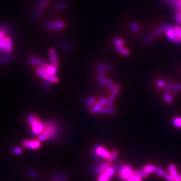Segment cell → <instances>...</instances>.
<instances>
[{
    "label": "cell",
    "instance_id": "1",
    "mask_svg": "<svg viewBox=\"0 0 181 181\" xmlns=\"http://www.w3.org/2000/svg\"><path fill=\"white\" fill-rule=\"evenodd\" d=\"M60 133L59 125L54 121H50L45 123V128L42 134L38 136V140L47 141L53 139Z\"/></svg>",
    "mask_w": 181,
    "mask_h": 181
},
{
    "label": "cell",
    "instance_id": "2",
    "mask_svg": "<svg viewBox=\"0 0 181 181\" xmlns=\"http://www.w3.org/2000/svg\"><path fill=\"white\" fill-rule=\"evenodd\" d=\"M28 121L29 122L32 132L35 135H40L45 128V123L40 120L35 115L30 114L27 117Z\"/></svg>",
    "mask_w": 181,
    "mask_h": 181
},
{
    "label": "cell",
    "instance_id": "3",
    "mask_svg": "<svg viewBox=\"0 0 181 181\" xmlns=\"http://www.w3.org/2000/svg\"><path fill=\"white\" fill-rule=\"evenodd\" d=\"M112 69V67L109 64L105 63H101L98 65L97 67V78L98 83L100 87H103L105 83V72L106 71H110Z\"/></svg>",
    "mask_w": 181,
    "mask_h": 181
},
{
    "label": "cell",
    "instance_id": "4",
    "mask_svg": "<svg viewBox=\"0 0 181 181\" xmlns=\"http://www.w3.org/2000/svg\"><path fill=\"white\" fill-rule=\"evenodd\" d=\"M163 26L164 27L166 37L169 40L173 41L175 43L181 42V38L176 35L175 30L171 25L169 24H164Z\"/></svg>",
    "mask_w": 181,
    "mask_h": 181
},
{
    "label": "cell",
    "instance_id": "5",
    "mask_svg": "<svg viewBox=\"0 0 181 181\" xmlns=\"http://www.w3.org/2000/svg\"><path fill=\"white\" fill-rule=\"evenodd\" d=\"M119 177L122 180H128L131 176L134 174V171L130 166L123 165L119 167L118 169Z\"/></svg>",
    "mask_w": 181,
    "mask_h": 181
},
{
    "label": "cell",
    "instance_id": "6",
    "mask_svg": "<svg viewBox=\"0 0 181 181\" xmlns=\"http://www.w3.org/2000/svg\"><path fill=\"white\" fill-rule=\"evenodd\" d=\"M65 23L62 21H49L45 24V28L49 30H60L65 28Z\"/></svg>",
    "mask_w": 181,
    "mask_h": 181
},
{
    "label": "cell",
    "instance_id": "7",
    "mask_svg": "<svg viewBox=\"0 0 181 181\" xmlns=\"http://www.w3.org/2000/svg\"><path fill=\"white\" fill-rule=\"evenodd\" d=\"M95 154L97 156L101 157L106 160H109L110 158V152L101 146H97L95 148Z\"/></svg>",
    "mask_w": 181,
    "mask_h": 181
},
{
    "label": "cell",
    "instance_id": "8",
    "mask_svg": "<svg viewBox=\"0 0 181 181\" xmlns=\"http://www.w3.org/2000/svg\"><path fill=\"white\" fill-rule=\"evenodd\" d=\"M22 144L24 147L30 150H37L41 147V142L40 140H28L25 139L24 140Z\"/></svg>",
    "mask_w": 181,
    "mask_h": 181
},
{
    "label": "cell",
    "instance_id": "9",
    "mask_svg": "<svg viewBox=\"0 0 181 181\" xmlns=\"http://www.w3.org/2000/svg\"><path fill=\"white\" fill-rule=\"evenodd\" d=\"M114 174H115L114 168L110 167L108 169H107L104 173L100 174L99 178H97V181H109Z\"/></svg>",
    "mask_w": 181,
    "mask_h": 181
},
{
    "label": "cell",
    "instance_id": "10",
    "mask_svg": "<svg viewBox=\"0 0 181 181\" xmlns=\"http://www.w3.org/2000/svg\"><path fill=\"white\" fill-rule=\"evenodd\" d=\"M110 165H111V162H110V161H108V162H105L100 163V164L97 165L95 167L93 173H94V174H101L103 173H104L107 169H108L110 167Z\"/></svg>",
    "mask_w": 181,
    "mask_h": 181
},
{
    "label": "cell",
    "instance_id": "11",
    "mask_svg": "<svg viewBox=\"0 0 181 181\" xmlns=\"http://www.w3.org/2000/svg\"><path fill=\"white\" fill-rule=\"evenodd\" d=\"M49 57H50V60H51V64L54 65L56 67H58L59 66V60H58L57 54H56V52L55 51V49L52 48L49 50Z\"/></svg>",
    "mask_w": 181,
    "mask_h": 181
},
{
    "label": "cell",
    "instance_id": "12",
    "mask_svg": "<svg viewBox=\"0 0 181 181\" xmlns=\"http://www.w3.org/2000/svg\"><path fill=\"white\" fill-rule=\"evenodd\" d=\"M169 171L173 177L174 181H181V175L177 173L175 165L170 164L169 166Z\"/></svg>",
    "mask_w": 181,
    "mask_h": 181
},
{
    "label": "cell",
    "instance_id": "13",
    "mask_svg": "<svg viewBox=\"0 0 181 181\" xmlns=\"http://www.w3.org/2000/svg\"><path fill=\"white\" fill-rule=\"evenodd\" d=\"M119 91H120V87H119V85H117L115 86V89L113 90V92L112 93V95H110V98H109L108 101H107V106L108 107H112L113 105V102H114V100L115 99V97H116L117 95L118 94Z\"/></svg>",
    "mask_w": 181,
    "mask_h": 181
},
{
    "label": "cell",
    "instance_id": "14",
    "mask_svg": "<svg viewBox=\"0 0 181 181\" xmlns=\"http://www.w3.org/2000/svg\"><path fill=\"white\" fill-rule=\"evenodd\" d=\"M44 70L47 73L48 75H56L58 71V67L51 64H46Z\"/></svg>",
    "mask_w": 181,
    "mask_h": 181
},
{
    "label": "cell",
    "instance_id": "15",
    "mask_svg": "<svg viewBox=\"0 0 181 181\" xmlns=\"http://www.w3.org/2000/svg\"><path fill=\"white\" fill-rule=\"evenodd\" d=\"M6 42V52L8 54H10L13 51V44L12 39L9 36H6L4 38Z\"/></svg>",
    "mask_w": 181,
    "mask_h": 181
},
{
    "label": "cell",
    "instance_id": "16",
    "mask_svg": "<svg viewBox=\"0 0 181 181\" xmlns=\"http://www.w3.org/2000/svg\"><path fill=\"white\" fill-rule=\"evenodd\" d=\"M158 167L153 164H147L145 165L143 168V171L147 174H151L152 173H156L158 171Z\"/></svg>",
    "mask_w": 181,
    "mask_h": 181
},
{
    "label": "cell",
    "instance_id": "17",
    "mask_svg": "<svg viewBox=\"0 0 181 181\" xmlns=\"http://www.w3.org/2000/svg\"><path fill=\"white\" fill-rule=\"evenodd\" d=\"M174 86V83L173 81H169L166 83L165 87H164V90H163V94H166V93H171L173 91V87Z\"/></svg>",
    "mask_w": 181,
    "mask_h": 181
},
{
    "label": "cell",
    "instance_id": "18",
    "mask_svg": "<svg viewBox=\"0 0 181 181\" xmlns=\"http://www.w3.org/2000/svg\"><path fill=\"white\" fill-rule=\"evenodd\" d=\"M116 113V110L115 109L113 108L112 107H103L101 109L100 113H105V114H114Z\"/></svg>",
    "mask_w": 181,
    "mask_h": 181
},
{
    "label": "cell",
    "instance_id": "19",
    "mask_svg": "<svg viewBox=\"0 0 181 181\" xmlns=\"http://www.w3.org/2000/svg\"><path fill=\"white\" fill-rule=\"evenodd\" d=\"M49 0H41L40 2H38L36 6V10H42V9L45 8L49 5Z\"/></svg>",
    "mask_w": 181,
    "mask_h": 181
},
{
    "label": "cell",
    "instance_id": "20",
    "mask_svg": "<svg viewBox=\"0 0 181 181\" xmlns=\"http://www.w3.org/2000/svg\"><path fill=\"white\" fill-rule=\"evenodd\" d=\"M54 8L57 10H67V9L69 8V4L68 3H66V2H58V3H56L55 4Z\"/></svg>",
    "mask_w": 181,
    "mask_h": 181
},
{
    "label": "cell",
    "instance_id": "21",
    "mask_svg": "<svg viewBox=\"0 0 181 181\" xmlns=\"http://www.w3.org/2000/svg\"><path fill=\"white\" fill-rule=\"evenodd\" d=\"M167 3L171 4L177 10L181 11V0H169Z\"/></svg>",
    "mask_w": 181,
    "mask_h": 181
},
{
    "label": "cell",
    "instance_id": "22",
    "mask_svg": "<svg viewBox=\"0 0 181 181\" xmlns=\"http://www.w3.org/2000/svg\"><path fill=\"white\" fill-rule=\"evenodd\" d=\"M130 28L133 33L137 34L139 32V27L138 24L136 22H132L130 24Z\"/></svg>",
    "mask_w": 181,
    "mask_h": 181
},
{
    "label": "cell",
    "instance_id": "23",
    "mask_svg": "<svg viewBox=\"0 0 181 181\" xmlns=\"http://www.w3.org/2000/svg\"><path fill=\"white\" fill-rule=\"evenodd\" d=\"M40 58L34 57V56H32V57H30L29 59H28V61L30 64L32 65H34V66H39V63H40Z\"/></svg>",
    "mask_w": 181,
    "mask_h": 181
},
{
    "label": "cell",
    "instance_id": "24",
    "mask_svg": "<svg viewBox=\"0 0 181 181\" xmlns=\"http://www.w3.org/2000/svg\"><path fill=\"white\" fill-rule=\"evenodd\" d=\"M96 102H97V100L93 97H88L86 98V99L84 100V103L87 106L93 105H94Z\"/></svg>",
    "mask_w": 181,
    "mask_h": 181
},
{
    "label": "cell",
    "instance_id": "25",
    "mask_svg": "<svg viewBox=\"0 0 181 181\" xmlns=\"http://www.w3.org/2000/svg\"><path fill=\"white\" fill-rule=\"evenodd\" d=\"M116 50L117 52L124 56H129L130 54V51L123 47H116Z\"/></svg>",
    "mask_w": 181,
    "mask_h": 181
},
{
    "label": "cell",
    "instance_id": "26",
    "mask_svg": "<svg viewBox=\"0 0 181 181\" xmlns=\"http://www.w3.org/2000/svg\"><path fill=\"white\" fill-rule=\"evenodd\" d=\"M154 34H149L147 36H146L144 39V44L145 45H148L152 42V40H154Z\"/></svg>",
    "mask_w": 181,
    "mask_h": 181
},
{
    "label": "cell",
    "instance_id": "27",
    "mask_svg": "<svg viewBox=\"0 0 181 181\" xmlns=\"http://www.w3.org/2000/svg\"><path fill=\"white\" fill-rule=\"evenodd\" d=\"M164 32H165V29H164V26H161V27L157 28V29L154 30L153 34L154 36H158L162 34Z\"/></svg>",
    "mask_w": 181,
    "mask_h": 181
},
{
    "label": "cell",
    "instance_id": "28",
    "mask_svg": "<svg viewBox=\"0 0 181 181\" xmlns=\"http://www.w3.org/2000/svg\"><path fill=\"white\" fill-rule=\"evenodd\" d=\"M105 85H107V86L108 87V88L110 89V90H113V89H115V86L114 85V84H113V83L111 80L110 78H105Z\"/></svg>",
    "mask_w": 181,
    "mask_h": 181
},
{
    "label": "cell",
    "instance_id": "29",
    "mask_svg": "<svg viewBox=\"0 0 181 181\" xmlns=\"http://www.w3.org/2000/svg\"><path fill=\"white\" fill-rule=\"evenodd\" d=\"M41 15H42V10H34V12L32 13L31 16L32 19H37L40 17Z\"/></svg>",
    "mask_w": 181,
    "mask_h": 181
},
{
    "label": "cell",
    "instance_id": "30",
    "mask_svg": "<svg viewBox=\"0 0 181 181\" xmlns=\"http://www.w3.org/2000/svg\"><path fill=\"white\" fill-rule=\"evenodd\" d=\"M164 95L166 103L168 104H171L173 101V96H172L171 93H166Z\"/></svg>",
    "mask_w": 181,
    "mask_h": 181
},
{
    "label": "cell",
    "instance_id": "31",
    "mask_svg": "<svg viewBox=\"0 0 181 181\" xmlns=\"http://www.w3.org/2000/svg\"><path fill=\"white\" fill-rule=\"evenodd\" d=\"M62 47L63 49L67 50V51H71L73 49V46L71 44V43L67 42H64L62 43Z\"/></svg>",
    "mask_w": 181,
    "mask_h": 181
},
{
    "label": "cell",
    "instance_id": "32",
    "mask_svg": "<svg viewBox=\"0 0 181 181\" xmlns=\"http://www.w3.org/2000/svg\"><path fill=\"white\" fill-rule=\"evenodd\" d=\"M134 174L135 175L138 176V177L141 178H146L148 176V174L146 173H145L143 171H134Z\"/></svg>",
    "mask_w": 181,
    "mask_h": 181
},
{
    "label": "cell",
    "instance_id": "33",
    "mask_svg": "<svg viewBox=\"0 0 181 181\" xmlns=\"http://www.w3.org/2000/svg\"><path fill=\"white\" fill-rule=\"evenodd\" d=\"M174 19H175V21L178 25H181V11L177 10V12L175 14Z\"/></svg>",
    "mask_w": 181,
    "mask_h": 181
},
{
    "label": "cell",
    "instance_id": "34",
    "mask_svg": "<svg viewBox=\"0 0 181 181\" xmlns=\"http://www.w3.org/2000/svg\"><path fill=\"white\" fill-rule=\"evenodd\" d=\"M113 43H114V44L116 47H123L124 46L123 41L119 38L115 39L114 41H113Z\"/></svg>",
    "mask_w": 181,
    "mask_h": 181
},
{
    "label": "cell",
    "instance_id": "35",
    "mask_svg": "<svg viewBox=\"0 0 181 181\" xmlns=\"http://www.w3.org/2000/svg\"><path fill=\"white\" fill-rule=\"evenodd\" d=\"M173 125L176 128H181V117H178L174 119L173 120Z\"/></svg>",
    "mask_w": 181,
    "mask_h": 181
},
{
    "label": "cell",
    "instance_id": "36",
    "mask_svg": "<svg viewBox=\"0 0 181 181\" xmlns=\"http://www.w3.org/2000/svg\"><path fill=\"white\" fill-rule=\"evenodd\" d=\"M180 91H181V84H176L174 85L172 93H174V94H176V93H179Z\"/></svg>",
    "mask_w": 181,
    "mask_h": 181
},
{
    "label": "cell",
    "instance_id": "37",
    "mask_svg": "<svg viewBox=\"0 0 181 181\" xmlns=\"http://www.w3.org/2000/svg\"><path fill=\"white\" fill-rule=\"evenodd\" d=\"M107 101L108 100L105 97H103L97 102V104L98 105H99L101 107H104L106 104H107Z\"/></svg>",
    "mask_w": 181,
    "mask_h": 181
},
{
    "label": "cell",
    "instance_id": "38",
    "mask_svg": "<svg viewBox=\"0 0 181 181\" xmlns=\"http://www.w3.org/2000/svg\"><path fill=\"white\" fill-rule=\"evenodd\" d=\"M49 81L52 83H56L58 81V78L56 75H49Z\"/></svg>",
    "mask_w": 181,
    "mask_h": 181
},
{
    "label": "cell",
    "instance_id": "39",
    "mask_svg": "<svg viewBox=\"0 0 181 181\" xmlns=\"http://www.w3.org/2000/svg\"><path fill=\"white\" fill-rule=\"evenodd\" d=\"M118 154H119V153H118V152L117 151H116V150H115V151H114V152H113L112 154H111V156H110V159H109V161H110V162H113V160H115V158H117V156H118Z\"/></svg>",
    "mask_w": 181,
    "mask_h": 181
},
{
    "label": "cell",
    "instance_id": "40",
    "mask_svg": "<svg viewBox=\"0 0 181 181\" xmlns=\"http://www.w3.org/2000/svg\"><path fill=\"white\" fill-rule=\"evenodd\" d=\"M166 85V81L164 80H158V81L156 82V86L158 87V88H163V87H165Z\"/></svg>",
    "mask_w": 181,
    "mask_h": 181
},
{
    "label": "cell",
    "instance_id": "41",
    "mask_svg": "<svg viewBox=\"0 0 181 181\" xmlns=\"http://www.w3.org/2000/svg\"><path fill=\"white\" fill-rule=\"evenodd\" d=\"M13 151H14V153L15 154H16V155H20V154L23 153L22 149L19 147H15L14 148V150H13Z\"/></svg>",
    "mask_w": 181,
    "mask_h": 181
},
{
    "label": "cell",
    "instance_id": "42",
    "mask_svg": "<svg viewBox=\"0 0 181 181\" xmlns=\"http://www.w3.org/2000/svg\"><path fill=\"white\" fill-rule=\"evenodd\" d=\"M128 181H141V178L138 177V176L135 175L134 174L133 175H132L129 178V179L128 180Z\"/></svg>",
    "mask_w": 181,
    "mask_h": 181
},
{
    "label": "cell",
    "instance_id": "43",
    "mask_svg": "<svg viewBox=\"0 0 181 181\" xmlns=\"http://www.w3.org/2000/svg\"><path fill=\"white\" fill-rule=\"evenodd\" d=\"M174 30H175L176 34L177 36L181 38V28L179 26H176L174 28Z\"/></svg>",
    "mask_w": 181,
    "mask_h": 181
},
{
    "label": "cell",
    "instance_id": "44",
    "mask_svg": "<svg viewBox=\"0 0 181 181\" xmlns=\"http://www.w3.org/2000/svg\"><path fill=\"white\" fill-rule=\"evenodd\" d=\"M157 174H158V176H164L165 175V171H164V170H163V169H160V168H158V171H156V173Z\"/></svg>",
    "mask_w": 181,
    "mask_h": 181
},
{
    "label": "cell",
    "instance_id": "45",
    "mask_svg": "<svg viewBox=\"0 0 181 181\" xmlns=\"http://www.w3.org/2000/svg\"><path fill=\"white\" fill-rule=\"evenodd\" d=\"M164 176L165 179L167 181H174L173 177L172 176L171 174H165V175Z\"/></svg>",
    "mask_w": 181,
    "mask_h": 181
},
{
    "label": "cell",
    "instance_id": "46",
    "mask_svg": "<svg viewBox=\"0 0 181 181\" xmlns=\"http://www.w3.org/2000/svg\"><path fill=\"white\" fill-rule=\"evenodd\" d=\"M29 174H30V176H31V177L34 178H36L38 177V175H37V174L35 173L34 171H30Z\"/></svg>",
    "mask_w": 181,
    "mask_h": 181
},
{
    "label": "cell",
    "instance_id": "47",
    "mask_svg": "<svg viewBox=\"0 0 181 181\" xmlns=\"http://www.w3.org/2000/svg\"><path fill=\"white\" fill-rule=\"evenodd\" d=\"M52 181H62V180H60L58 179H54V180H52Z\"/></svg>",
    "mask_w": 181,
    "mask_h": 181
},
{
    "label": "cell",
    "instance_id": "48",
    "mask_svg": "<svg viewBox=\"0 0 181 181\" xmlns=\"http://www.w3.org/2000/svg\"><path fill=\"white\" fill-rule=\"evenodd\" d=\"M164 1H165L166 2H167V1H168V0H164Z\"/></svg>",
    "mask_w": 181,
    "mask_h": 181
}]
</instances>
